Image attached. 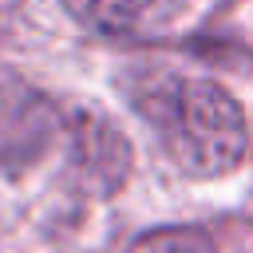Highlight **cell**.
<instances>
[{
    "label": "cell",
    "mask_w": 253,
    "mask_h": 253,
    "mask_svg": "<svg viewBox=\"0 0 253 253\" xmlns=\"http://www.w3.org/2000/svg\"><path fill=\"white\" fill-rule=\"evenodd\" d=\"M142 253H213V249L198 229H170V233L150 237L142 245Z\"/></svg>",
    "instance_id": "4"
},
{
    "label": "cell",
    "mask_w": 253,
    "mask_h": 253,
    "mask_svg": "<svg viewBox=\"0 0 253 253\" xmlns=\"http://www.w3.org/2000/svg\"><path fill=\"white\" fill-rule=\"evenodd\" d=\"M170 158L190 174H225L245 158L241 107L210 79H170L146 103Z\"/></svg>",
    "instance_id": "1"
},
{
    "label": "cell",
    "mask_w": 253,
    "mask_h": 253,
    "mask_svg": "<svg viewBox=\"0 0 253 253\" xmlns=\"http://www.w3.org/2000/svg\"><path fill=\"white\" fill-rule=\"evenodd\" d=\"M55 107L20 83H0V166L20 170L36 162L55 138Z\"/></svg>",
    "instance_id": "2"
},
{
    "label": "cell",
    "mask_w": 253,
    "mask_h": 253,
    "mask_svg": "<svg viewBox=\"0 0 253 253\" xmlns=\"http://www.w3.org/2000/svg\"><path fill=\"white\" fill-rule=\"evenodd\" d=\"M186 0H67V8L99 32H154L166 28Z\"/></svg>",
    "instance_id": "3"
}]
</instances>
